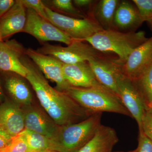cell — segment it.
<instances>
[{"mask_svg": "<svg viewBox=\"0 0 152 152\" xmlns=\"http://www.w3.org/2000/svg\"><path fill=\"white\" fill-rule=\"evenodd\" d=\"M22 61L28 70L25 78L35 92L41 106L60 126L75 124L94 115L64 92L51 86L39 69L25 55Z\"/></svg>", "mask_w": 152, "mask_h": 152, "instance_id": "cell-1", "label": "cell"}, {"mask_svg": "<svg viewBox=\"0 0 152 152\" xmlns=\"http://www.w3.org/2000/svg\"><path fill=\"white\" fill-rule=\"evenodd\" d=\"M148 39L143 31L124 32L116 30H103L84 41L101 53L115 54L123 65L133 51Z\"/></svg>", "mask_w": 152, "mask_h": 152, "instance_id": "cell-2", "label": "cell"}, {"mask_svg": "<svg viewBox=\"0 0 152 152\" xmlns=\"http://www.w3.org/2000/svg\"><path fill=\"white\" fill-rule=\"evenodd\" d=\"M102 113L94 114L86 119L60 126L50 140V150L58 152H77L92 138L101 124Z\"/></svg>", "mask_w": 152, "mask_h": 152, "instance_id": "cell-3", "label": "cell"}, {"mask_svg": "<svg viewBox=\"0 0 152 152\" xmlns=\"http://www.w3.org/2000/svg\"><path fill=\"white\" fill-rule=\"evenodd\" d=\"M64 92L93 113L109 112L132 117L120 98L105 88L71 86Z\"/></svg>", "mask_w": 152, "mask_h": 152, "instance_id": "cell-4", "label": "cell"}, {"mask_svg": "<svg viewBox=\"0 0 152 152\" xmlns=\"http://www.w3.org/2000/svg\"><path fill=\"white\" fill-rule=\"evenodd\" d=\"M45 10L48 20L74 39L84 41L103 30L92 15L77 18L57 13L46 6Z\"/></svg>", "mask_w": 152, "mask_h": 152, "instance_id": "cell-5", "label": "cell"}, {"mask_svg": "<svg viewBox=\"0 0 152 152\" xmlns=\"http://www.w3.org/2000/svg\"><path fill=\"white\" fill-rule=\"evenodd\" d=\"M85 42L75 39L66 47L45 43L37 50L44 54L55 57L66 64L88 62L100 55V52Z\"/></svg>", "mask_w": 152, "mask_h": 152, "instance_id": "cell-6", "label": "cell"}, {"mask_svg": "<svg viewBox=\"0 0 152 152\" xmlns=\"http://www.w3.org/2000/svg\"><path fill=\"white\" fill-rule=\"evenodd\" d=\"M26 10V23L23 32L33 36L40 42L55 41L68 45L75 40L34 11Z\"/></svg>", "mask_w": 152, "mask_h": 152, "instance_id": "cell-7", "label": "cell"}, {"mask_svg": "<svg viewBox=\"0 0 152 152\" xmlns=\"http://www.w3.org/2000/svg\"><path fill=\"white\" fill-rule=\"evenodd\" d=\"M117 83L119 98L140 129L142 119L146 110V105L141 95L132 81L122 71L118 75Z\"/></svg>", "mask_w": 152, "mask_h": 152, "instance_id": "cell-8", "label": "cell"}, {"mask_svg": "<svg viewBox=\"0 0 152 152\" xmlns=\"http://www.w3.org/2000/svg\"><path fill=\"white\" fill-rule=\"evenodd\" d=\"M26 54L35 64L46 78L56 83L57 90L64 92L71 87L66 80L63 74L64 64L59 60L31 48L26 49Z\"/></svg>", "mask_w": 152, "mask_h": 152, "instance_id": "cell-9", "label": "cell"}, {"mask_svg": "<svg viewBox=\"0 0 152 152\" xmlns=\"http://www.w3.org/2000/svg\"><path fill=\"white\" fill-rule=\"evenodd\" d=\"M26 50L15 39L0 41V71L18 74L26 78L28 70L22 61Z\"/></svg>", "mask_w": 152, "mask_h": 152, "instance_id": "cell-10", "label": "cell"}, {"mask_svg": "<svg viewBox=\"0 0 152 152\" xmlns=\"http://www.w3.org/2000/svg\"><path fill=\"white\" fill-rule=\"evenodd\" d=\"M98 82L118 97L117 78L122 71V64L100 55L88 61Z\"/></svg>", "mask_w": 152, "mask_h": 152, "instance_id": "cell-11", "label": "cell"}, {"mask_svg": "<svg viewBox=\"0 0 152 152\" xmlns=\"http://www.w3.org/2000/svg\"><path fill=\"white\" fill-rule=\"evenodd\" d=\"M23 113L25 129L53 139L58 133L60 126L57 124L45 110L37 106L21 107Z\"/></svg>", "mask_w": 152, "mask_h": 152, "instance_id": "cell-12", "label": "cell"}, {"mask_svg": "<svg viewBox=\"0 0 152 152\" xmlns=\"http://www.w3.org/2000/svg\"><path fill=\"white\" fill-rule=\"evenodd\" d=\"M152 64V37L133 51L122 66L124 75L135 80Z\"/></svg>", "mask_w": 152, "mask_h": 152, "instance_id": "cell-13", "label": "cell"}, {"mask_svg": "<svg viewBox=\"0 0 152 152\" xmlns=\"http://www.w3.org/2000/svg\"><path fill=\"white\" fill-rule=\"evenodd\" d=\"M63 72L66 80L71 86L105 88L98 82L88 62L73 64H64Z\"/></svg>", "mask_w": 152, "mask_h": 152, "instance_id": "cell-14", "label": "cell"}, {"mask_svg": "<svg viewBox=\"0 0 152 152\" xmlns=\"http://www.w3.org/2000/svg\"><path fill=\"white\" fill-rule=\"evenodd\" d=\"M27 20V10L21 0L0 18V37L4 41L15 34L23 32Z\"/></svg>", "mask_w": 152, "mask_h": 152, "instance_id": "cell-15", "label": "cell"}, {"mask_svg": "<svg viewBox=\"0 0 152 152\" xmlns=\"http://www.w3.org/2000/svg\"><path fill=\"white\" fill-rule=\"evenodd\" d=\"M0 129L13 138L24 130L23 113L18 104L5 100L0 104Z\"/></svg>", "mask_w": 152, "mask_h": 152, "instance_id": "cell-16", "label": "cell"}, {"mask_svg": "<svg viewBox=\"0 0 152 152\" xmlns=\"http://www.w3.org/2000/svg\"><path fill=\"white\" fill-rule=\"evenodd\" d=\"M143 23L135 6L129 1H120L114 17L115 30L135 31Z\"/></svg>", "mask_w": 152, "mask_h": 152, "instance_id": "cell-17", "label": "cell"}, {"mask_svg": "<svg viewBox=\"0 0 152 152\" xmlns=\"http://www.w3.org/2000/svg\"><path fill=\"white\" fill-rule=\"evenodd\" d=\"M118 141L113 128L101 125L92 138L77 152H112Z\"/></svg>", "mask_w": 152, "mask_h": 152, "instance_id": "cell-18", "label": "cell"}, {"mask_svg": "<svg viewBox=\"0 0 152 152\" xmlns=\"http://www.w3.org/2000/svg\"><path fill=\"white\" fill-rule=\"evenodd\" d=\"M1 72L4 75L5 88L15 103L21 107L32 104V94L25 78L14 73Z\"/></svg>", "mask_w": 152, "mask_h": 152, "instance_id": "cell-19", "label": "cell"}, {"mask_svg": "<svg viewBox=\"0 0 152 152\" xmlns=\"http://www.w3.org/2000/svg\"><path fill=\"white\" fill-rule=\"evenodd\" d=\"M120 1L101 0L94 9L92 15L103 30H115L114 17Z\"/></svg>", "mask_w": 152, "mask_h": 152, "instance_id": "cell-20", "label": "cell"}, {"mask_svg": "<svg viewBox=\"0 0 152 152\" xmlns=\"http://www.w3.org/2000/svg\"><path fill=\"white\" fill-rule=\"evenodd\" d=\"M20 134L27 145L28 152H45L50 150V140L48 138L26 129Z\"/></svg>", "mask_w": 152, "mask_h": 152, "instance_id": "cell-21", "label": "cell"}, {"mask_svg": "<svg viewBox=\"0 0 152 152\" xmlns=\"http://www.w3.org/2000/svg\"><path fill=\"white\" fill-rule=\"evenodd\" d=\"M133 82L141 95L146 105L152 102V64Z\"/></svg>", "mask_w": 152, "mask_h": 152, "instance_id": "cell-22", "label": "cell"}, {"mask_svg": "<svg viewBox=\"0 0 152 152\" xmlns=\"http://www.w3.org/2000/svg\"><path fill=\"white\" fill-rule=\"evenodd\" d=\"M43 2L47 7L58 13L71 15L77 18H86L71 0H51Z\"/></svg>", "mask_w": 152, "mask_h": 152, "instance_id": "cell-23", "label": "cell"}, {"mask_svg": "<svg viewBox=\"0 0 152 152\" xmlns=\"http://www.w3.org/2000/svg\"><path fill=\"white\" fill-rule=\"evenodd\" d=\"M143 21H152V0H133Z\"/></svg>", "mask_w": 152, "mask_h": 152, "instance_id": "cell-24", "label": "cell"}, {"mask_svg": "<svg viewBox=\"0 0 152 152\" xmlns=\"http://www.w3.org/2000/svg\"><path fill=\"white\" fill-rule=\"evenodd\" d=\"M3 152H28V147L21 134L13 138L8 147Z\"/></svg>", "mask_w": 152, "mask_h": 152, "instance_id": "cell-25", "label": "cell"}, {"mask_svg": "<svg viewBox=\"0 0 152 152\" xmlns=\"http://www.w3.org/2000/svg\"><path fill=\"white\" fill-rule=\"evenodd\" d=\"M26 9H31L44 18L48 20L46 5L41 0H21Z\"/></svg>", "mask_w": 152, "mask_h": 152, "instance_id": "cell-26", "label": "cell"}, {"mask_svg": "<svg viewBox=\"0 0 152 152\" xmlns=\"http://www.w3.org/2000/svg\"><path fill=\"white\" fill-rule=\"evenodd\" d=\"M139 131L144 134L152 141V114L145 111L142 119L141 126Z\"/></svg>", "mask_w": 152, "mask_h": 152, "instance_id": "cell-27", "label": "cell"}, {"mask_svg": "<svg viewBox=\"0 0 152 152\" xmlns=\"http://www.w3.org/2000/svg\"><path fill=\"white\" fill-rule=\"evenodd\" d=\"M134 152H152V141L139 131L138 145Z\"/></svg>", "mask_w": 152, "mask_h": 152, "instance_id": "cell-28", "label": "cell"}, {"mask_svg": "<svg viewBox=\"0 0 152 152\" xmlns=\"http://www.w3.org/2000/svg\"><path fill=\"white\" fill-rule=\"evenodd\" d=\"M12 139L11 136L0 129V152H3L8 147Z\"/></svg>", "mask_w": 152, "mask_h": 152, "instance_id": "cell-29", "label": "cell"}, {"mask_svg": "<svg viewBox=\"0 0 152 152\" xmlns=\"http://www.w3.org/2000/svg\"><path fill=\"white\" fill-rule=\"evenodd\" d=\"M15 0H0V18L14 5Z\"/></svg>", "mask_w": 152, "mask_h": 152, "instance_id": "cell-30", "label": "cell"}, {"mask_svg": "<svg viewBox=\"0 0 152 152\" xmlns=\"http://www.w3.org/2000/svg\"><path fill=\"white\" fill-rule=\"evenodd\" d=\"M72 1L76 7L80 8L91 6L94 1L91 0H74Z\"/></svg>", "mask_w": 152, "mask_h": 152, "instance_id": "cell-31", "label": "cell"}, {"mask_svg": "<svg viewBox=\"0 0 152 152\" xmlns=\"http://www.w3.org/2000/svg\"><path fill=\"white\" fill-rule=\"evenodd\" d=\"M5 99V97L4 93L1 79H0V103H3Z\"/></svg>", "mask_w": 152, "mask_h": 152, "instance_id": "cell-32", "label": "cell"}, {"mask_svg": "<svg viewBox=\"0 0 152 152\" xmlns=\"http://www.w3.org/2000/svg\"><path fill=\"white\" fill-rule=\"evenodd\" d=\"M146 110L152 114V102L147 105Z\"/></svg>", "mask_w": 152, "mask_h": 152, "instance_id": "cell-33", "label": "cell"}, {"mask_svg": "<svg viewBox=\"0 0 152 152\" xmlns=\"http://www.w3.org/2000/svg\"><path fill=\"white\" fill-rule=\"evenodd\" d=\"M148 23H149L150 26H151V29L152 30V21L148 22Z\"/></svg>", "mask_w": 152, "mask_h": 152, "instance_id": "cell-34", "label": "cell"}, {"mask_svg": "<svg viewBox=\"0 0 152 152\" xmlns=\"http://www.w3.org/2000/svg\"><path fill=\"white\" fill-rule=\"evenodd\" d=\"M45 152H58L56 151H52V150H49V151H46Z\"/></svg>", "mask_w": 152, "mask_h": 152, "instance_id": "cell-35", "label": "cell"}, {"mask_svg": "<svg viewBox=\"0 0 152 152\" xmlns=\"http://www.w3.org/2000/svg\"><path fill=\"white\" fill-rule=\"evenodd\" d=\"M135 152V150H134V151H127V152L117 151V152Z\"/></svg>", "mask_w": 152, "mask_h": 152, "instance_id": "cell-36", "label": "cell"}, {"mask_svg": "<svg viewBox=\"0 0 152 152\" xmlns=\"http://www.w3.org/2000/svg\"><path fill=\"white\" fill-rule=\"evenodd\" d=\"M2 41V40L1 39V37H0V41Z\"/></svg>", "mask_w": 152, "mask_h": 152, "instance_id": "cell-37", "label": "cell"}, {"mask_svg": "<svg viewBox=\"0 0 152 152\" xmlns=\"http://www.w3.org/2000/svg\"></svg>", "mask_w": 152, "mask_h": 152, "instance_id": "cell-38", "label": "cell"}]
</instances>
